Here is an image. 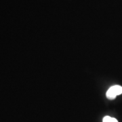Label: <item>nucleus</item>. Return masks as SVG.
<instances>
[{
    "mask_svg": "<svg viewBox=\"0 0 122 122\" xmlns=\"http://www.w3.org/2000/svg\"><path fill=\"white\" fill-rule=\"evenodd\" d=\"M102 122H118V121L115 118L111 117L109 116H106L103 118Z\"/></svg>",
    "mask_w": 122,
    "mask_h": 122,
    "instance_id": "f03ea898",
    "label": "nucleus"
},
{
    "mask_svg": "<svg viewBox=\"0 0 122 122\" xmlns=\"http://www.w3.org/2000/svg\"><path fill=\"white\" fill-rule=\"evenodd\" d=\"M122 94V87L120 86H113L111 87L107 92V97L110 100H113L116 96Z\"/></svg>",
    "mask_w": 122,
    "mask_h": 122,
    "instance_id": "f257e3e1",
    "label": "nucleus"
}]
</instances>
